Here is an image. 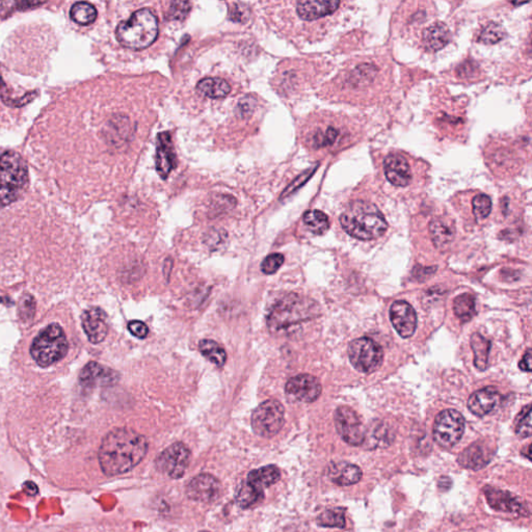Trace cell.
Listing matches in <instances>:
<instances>
[{"label":"cell","mask_w":532,"mask_h":532,"mask_svg":"<svg viewBox=\"0 0 532 532\" xmlns=\"http://www.w3.org/2000/svg\"><path fill=\"white\" fill-rule=\"evenodd\" d=\"M311 176V173L307 174H303V175L300 176L299 178L297 179V180L293 181V184L290 185V186L288 187V189H286V191H285L284 195H283V197H285V195H289L290 193H293V191H297V189H299L301 185H303L304 183L306 182V181L309 179Z\"/></svg>","instance_id":"45"},{"label":"cell","mask_w":532,"mask_h":532,"mask_svg":"<svg viewBox=\"0 0 532 532\" xmlns=\"http://www.w3.org/2000/svg\"><path fill=\"white\" fill-rule=\"evenodd\" d=\"M390 319L393 327L402 338L414 335L417 327V314L414 308L404 301H397L391 306Z\"/></svg>","instance_id":"14"},{"label":"cell","mask_w":532,"mask_h":532,"mask_svg":"<svg viewBox=\"0 0 532 532\" xmlns=\"http://www.w3.org/2000/svg\"><path fill=\"white\" fill-rule=\"evenodd\" d=\"M362 470L354 464L337 463L330 466L327 476L334 484L346 487L357 484L361 480Z\"/></svg>","instance_id":"22"},{"label":"cell","mask_w":532,"mask_h":532,"mask_svg":"<svg viewBox=\"0 0 532 532\" xmlns=\"http://www.w3.org/2000/svg\"><path fill=\"white\" fill-rule=\"evenodd\" d=\"M431 240L437 248L448 246L455 237V228L448 221L437 218L429 223Z\"/></svg>","instance_id":"26"},{"label":"cell","mask_w":532,"mask_h":532,"mask_svg":"<svg viewBox=\"0 0 532 532\" xmlns=\"http://www.w3.org/2000/svg\"><path fill=\"white\" fill-rule=\"evenodd\" d=\"M128 330L134 337L144 339L148 336L149 329L144 323L140 320H133L128 323Z\"/></svg>","instance_id":"43"},{"label":"cell","mask_w":532,"mask_h":532,"mask_svg":"<svg viewBox=\"0 0 532 532\" xmlns=\"http://www.w3.org/2000/svg\"><path fill=\"white\" fill-rule=\"evenodd\" d=\"M0 179L22 195L29 185V169L22 157L14 151L0 155Z\"/></svg>","instance_id":"9"},{"label":"cell","mask_w":532,"mask_h":532,"mask_svg":"<svg viewBox=\"0 0 532 532\" xmlns=\"http://www.w3.org/2000/svg\"><path fill=\"white\" fill-rule=\"evenodd\" d=\"M191 450L184 444L174 443L158 455L156 468L169 478L178 480L182 478L191 463Z\"/></svg>","instance_id":"10"},{"label":"cell","mask_w":532,"mask_h":532,"mask_svg":"<svg viewBox=\"0 0 532 532\" xmlns=\"http://www.w3.org/2000/svg\"><path fill=\"white\" fill-rule=\"evenodd\" d=\"M197 91L204 97L221 99L229 95L231 87L223 78H205L198 84Z\"/></svg>","instance_id":"27"},{"label":"cell","mask_w":532,"mask_h":532,"mask_svg":"<svg viewBox=\"0 0 532 532\" xmlns=\"http://www.w3.org/2000/svg\"><path fill=\"white\" fill-rule=\"evenodd\" d=\"M318 312V306L312 300L291 293L272 308L267 317V327L272 333H278L315 318Z\"/></svg>","instance_id":"3"},{"label":"cell","mask_w":532,"mask_h":532,"mask_svg":"<svg viewBox=\"0 0 532 532\" xmlns=\"http://www.w3.org/2000/svg\"><path fill=\"white\" fill-rule=\"evenodd\" d=\"M69 344L61 325L52 323L39 334L31 344V354L41 367H48L66 357Z\"/></svg>","instance_id":"5"},{"label":"cell","mask_w":532,"mask_h":532,"mask_svg":"<svg viewBox=\"0 0 532 532\" xmlns=\"http://www.w3.org/2000/svg\"><path fill=\"white\" fill-rule=\"evenodd\" d=\"M199 348L200 352L208 361L216 364L219 367L225 365L226 361H227V353L220 344L216 343L214 340H201L199 343Z\"/></svg>","instance_id":"32"},{"label":"cell","mask_w":532,"mask_h":532,"mask_svg":"<svg viewBox=\"0 0 532 532\" xmlns=\"http://www.w3.org/2000/svg\"><path fill=\"white\" fill-rule=\"evenodd\" d=\"M344 231L360 240H372L384 235L388 223L382 212L374 204L366 201H354L340 216Z\"/></svg>","instance_id":"2"},{"label":"cell","mask_w":532,"mask_h":532,"mask_svg":"<svg viewBox=\"0 0 532 532\" xmlns=\"http://www.w3.org/2000/svg\"><path fill=\"white\" fill-rule=\"evenodd\" d=\"M221 484L218 478L207 473L195 476L186 487V494L191 500L212 502L220 495Z\"/></svg>","instance_id":"13"},{"label":"cell","mask_w":532,"mask_h":532,"mask_svg":"<svg viewBox=\"0 0 532 532\" xmlns=\"http://www.w3.org/2000/svg\"><path fill=\"white\" fill-rule=\"evenodd\" d=\"M82 327L89 342L101 343L108 333V315L100 308H89L82 314Z\"/></svg>","instance_id":"17"},{"label":"cell","mask_w":532,"mask_h":532,"mask_svg":"<svg viewBox=\"0 0 532 532\" xmlns=\"http://www.w3.org/2000/svg\"><path fill=\"white\" fill-rule=\"evenodd\" d=\"M321 384L318 378L311 374H299L293 376L285 387V392L291 399L300 402L311 404L321 394Z\"/></svg>","instance_id":"12"},{"label":"cell","mask_w":532,"mask_h":532,"mask_svg":"<svg viewBox=\"0 0 532 532\" xmlns=\"http://www.w3.org/2000/svg\"><path fill=\"white\" fill-rule=\"evenodd\" d=\"M280 470L276 466L270 465L251 471L249 473L246 482L250 486H252L253 488L263 491V489L268 488V487L276 484L280 480Z\"/></svg>","instance_id":"25"},{"label":"cell","mask_w":532,"mask_h":532,"mask_svg":"<svg viewBox=\"0 0 532 532\" xmlns=\"http://www.w3.org/2000/svg\"><path fill=\"white\" fill-rule=\"evenodd\" d=\"M177 165L175 150L171 134L161 133L157 136L156 170L161 178L165 179Z\"/></svg>","instance_id":"18"},{"label":"cell","mask_w":532,"mask_h":532,"mask_svg":"<svg viewBox=\"0 0 532 532\" xmlns=\"http://www.w3.org/2000/svg\"><path fill=\"white\" fill-rule=\"evenodd\" d=\"M384 172L389 182L395 186H408L412 182L413 173L410 163L404 155L399 153H393L385 158Z\"/></svg>","instance_id":"15"},{"label":"cell","mask_w":532,"mask_h":532,"mask_svg":"<svg viewBox=\"0 0 532 532\" xmlns=\"http://www.w3.org/2000/svg\"><path fill=\"white\" fill-rule=\"evenodd\" d=\"M117 39L122 46L133 50L148 48L158 36V20L149 8H142L131 15V18L119 24Z\"/></svg>","instance_id":"4"},{"label":"cell","mask_w":532,"mask_h":532,"mask_svg":"<svg viewBox=\"0 0 532 532\" xmlns=\"http://www.w3.org/2000/svg\"><path fill=\"white\" fill-rule=\"evenodd\" d=\"M317 522L320 526L323 527H336V529H343L346 526V517H344V510L337 508L334 510H327L323 512L317 519Z\"/></svg>","instance_id":"35"},{"label":"cell","mask_w":532,"mask_h":532,"mask_svg":"<svg viewBox=\"0 0 532 532\" xmlns=\"http://www.w3.org/2000/svg\"><path fill=\"white\" fill-rule=\"evenodd\" d=\"M453 311H455V316L463 323L471 320L475 314V299L473 295L470 293H464L455 297L453 302Z\"/></svg>","instance_id":"31"},{"label":"cell","mask_w":532,"mask_h":532,"mask_svg":"<svg viewBox=\"0 0 532 532\" xmlns=\"http://www.w3.org/2000/svg\"><path fill=\"white\" fill-rule=\"evenodd\" d=\"M148 452V441L144 436L128 429H116L108 433L99 449L102 471L108 476L131 471Z\"/></svg>","instance_id":"1"},{"label":"cell","mask_w":532,"mask_h":532,"mask_svg":"<svg viewBox=\"0 0 532 532\" xmlns=\"http://www.w3.org/2000/svg\"><path fill=\"white\" fill-rule=\"evenodd\" d=\"M21 193L8 187L3 181L0 179V207L10 205L16 202L21 197Z\"/></svg>","instance_id":"42"},{"label":"cell","mask_w":532,"mask_h":532,"mask_svg":"<svg viewBox=\"0 0 532 532\" xmlns=\"http://www.w3.org/2000/svg\"><path fill=\"white\" fill-rule=\"evenodd\" d=\"M255 104H256V100L252 96H246L244 99H242L239 105H238L240 116L248 117L252 114L253 110L255 108Z\"/></svg>","instance_id":"44"},{"label":"cell","mask_w":532,"mask_h":532,"mask_svg":"<svg viewBox=\"0 0 532 532\" xmlns=\"http://www.w3.org/2000/svg\"><path fill=\"white\" fill-rule=\"evenodd\" d=\"M348 357L357 371L371 374L382 365L384 353L374 340L362 337L350 342Z\"/></svg>","instance_id":"7"},{"label":"cell","mask_w":532,"mask_h":532,"mask_svg":"<svg viewBox=\"0 0 532 532\" xmlns=\"http://www.w3.org/2000/svg\"><path fill=\"white\" fill-rule=\"evenodd\" d=\"M471 348L474 353V365L485 371L488 368L491 341L480 334L475 333L471 337Z\"/></svg>","instance_id":"28"},{"label":"cell","mask_w":532,"mask_h":532,"mask_svg":"<svg viewBox=\"0 0 532 532\" xmlns=\"http://www.w3.org/2000/svg\"><path fill=\"white\" fill-rule=\"evenodd\" d=\"M43 2L33 1H0V17L8 16L16 10H27L34 6H42Z\"/></svg>","instance_id":"39"},{"label":"cell","mask_w":532,"mask_h":532,"mask_svg":"<svg viewBox=\"0 0 532 532\" xmlns=\"http://www.w3.org/2000/svg\"><path fill=\"white\" fill-rule=\"evenodd\" d=\"M263 491L253 488L248 482H244L236 493V502L242 508H248L255 505L263 499Z\"/></svg>","instance_id":"34"},{"label":"cell","mask_w":532,"mask_h":532,"mask_svg":"<svg viewBox=\"0 0 532 532\" xmlns=\"http://www.w3.org/2000/svg\"><path fill=\"white\" fill-rule=\"evenodd\" d=\"M284 423L285 408L278 400H266L253 412V431L259 437H274L282 429Z\"/></svg>","instance_id":"6"},{"label":"cell","mask_w":532,"mask_h":532,"mask_svg":"<svg viewBox=\"0 0 532 532\" xmlns=\"http://www.w3.org/2000/svg\"><path fill=\"white\" fill-rule=\"evenodd\" d=\"M423 44L427 50L438 51L443 49L450 40L449 29L443 23H435L423 31Z\"/></svg>","instance_id":"23"},{"label":"cell","mask_w":532,"mask_h":532,"mask_svg":"<svg viewBox=\"0 0 532 532\" xmlns=\"http://www.w3.org/2000/svg\"><path fill=\"white\" fill-rule=\"evenodd\" d=\"M473 214L478 220H485L488 218L492 210V201L489 195L480 193L473 199Z\"/></svg>","instance_id":"38"},{"label":"cell","mask_w":532,"mask_h":532,"mask_svg":"<svg viewBox=\"0 0 532 532\" xmlns=\"http://www.w3.org/2000/svg\"><path fill=\"white\" fill-rule=\"evenodd\" d=\"M304 223L312 233L323 235L329 230L330 221L327 214L320 210H310L304 216Z\"/></svg>","instance_id":"33"},{"label":"cell","mask_w":532,"mask_h":532,"mask_svg":"<svg viewBox=\"0 0 532 532\" xmlns=\"http://www.w3.org/2000/svg\"><path fill=\"white\" fill-rule=\"evenodd\" d=\"M515 431L521 438H529L531 436V404H527L522 408L515 420Z\"/></svg>","instance_id":"36"},{"label":"cell","mask_w":532,"mask_h":532,"mask_svg":"<svg viewBox=\"0 0 532 532\" xmlns=\"http://www.w3.org/2000/svg\"><path fill=\"white\" fill-rule=\"evenodd\" d=\"M459 463L468 469L478 470L489 463V457H487L486 452L482 446L478 444H473L468 447L459 455Z\"/></svg>","instance_id":"29"},{"label":"cell","mask_w":532,"mask_h":532,"mask_svg":"<svg viewBox=\"0 0 532 532\" xmlns=\"http://www.w3.org/2000/svg\"><path fill=\"white\" fill-rule=\"evenodd\" d=\"M504 37H505V31L502 29L501 25L492 22L482 29L478 40L485 44H496L501 41Z\"/></svg>","instance_id":"37"},{"label":"cell","mask_w":532,"mask_h":532,"mask_svg":"<svg viewBox=\"0 0 532 532\" xmlns=\"http://www.w3.org/2000/svg\"><path fill=\"white\" fill-rule=\"evenodd\" d=\"M502 401V395L497 389H480L470 397L468 408L472 414L478 417H485L495 411Z\"/></svg>","instance_id":"19"},{"label":"cell","mask_w":532,"mask_h":532,"mask_svg":"<svg viewBox=\"0 0 532 532\" xmlns=\"http://www.w3.org/2000/svg\"><path fill=\"white\" fill-rule=\"evenodd\" d=\"M23 488H24L25 489V493L29 494V495H31V496L37 495L38 492H39V489H38L37 485H36L35 482H25L24 486H23Z\"/></svg>","instance_id":"47"},{"label":"cell","mask_w":532,"mask_h":532,"mask_svg":"<svg viewBox=\"0 0 532 532\" xmlns=\"http://www.w3.org/2000/svg\"><path fill=\"white\" fill-rule=\"evenodd\" d=\"M120 380V374L101 364L91 362L82 369L80 376L82 386L93 388L96 386H112Z\"/></svg>","instance_id":"16"},{"label":"cell","mask_w":532,"mask_h":532,"mask_svg":"<svg viewBox=\"0 0 532 532\" xmlns=\"http://www.w3.org/2000/svg\"><path fill=\"white\" fill-rule=\"evenodd\" d=\"M283 263H284V256L282 254H279V253H274V254L268 255L263 260V265H261V270L265 274H276Z\"/></svg>","instance_id":"41"},{"label":"cell","mask_w":532,"mask_h":532,"mask_svg":"<svg viewBox=\"0 0 532 532\" xmlns=\"http://www.w3.org/2000/svg\"><path fill=\"white\" fill-rule=\"evenodd\" d=\"M348 134L341 125L329 124L318 128L312 136V146L315 149L340 148L348 142Z\"/></svg>","instance_id":"20"},{"label":"cell","mask_w":532,"mask_h":532,"mask_svg":"<svg viewBox=\"0 0 532 532\" xmlns=\"http://www.w3.org/2000/svg\"><path fill=\"white\" fill-rule=\"evenodd\" d=\"M486 496L489 505L500 512H519L522 508L517 498L501 489L488 488L486 489Z\"/></svg>","instance_id":"24"},{"label":"cell","mask_w":532,"mask_h":532,"mask_svg":"<svg viewBox=\"0 0 532 532\" xmlns=\"http://www.w3.org/2000/svg\"><path fill=\"white\" fill-rule=\"evenodd\" d=\"M519 367L523 371L531 372V350L529 348L527 352L523 355L521 359L520 363H519Z\"/></svg>","instance_id":"46"},{"label":"cell","mask_w":532,"mask_h":532,"mask_svg":"<svg viewBox=\"0 0 532 532\" xmlns=\"http://www.w3.org/2000/svg\"><path fill=\"white\" fill-rule=\"evenodd\" d=\"M465 433V419L455 410H445L436 417L433 435L436 443L443 448H451Z\"/></svg>","instance_id":"8"},{"label":"cell","mask_w":532,"mask_h":532,"mask_svg":"<svg viewBox=\"0 0 532 532\" xmlns=\"http://www.w3.org/2000/svg\"><path fill=\"white\" fill-rule=\"evenodd\" d=\"M70 17L80 25H89L97 18V10L93 4L86 1L76 2L70 10Z\"/></svg>","instance_id":"30"},{"label":"cell","mask_w":532,"mask_h":532,"mask_svg":"<svg viewBox=\"0 0 532 532\" xmlns=\"http://www.w3.org/2000/svg\"><path fill=\"white\" fill-rule=\"evenodd\" d=\"M335 427L338 434L344 442L352 446H360L364 443L366 429L359 415L348 406H341L336 410Z\"/></svg>","instance_id":"11"},{"label":"cell","mask_w":532,"mask_h":532,"mask_svg":"<svg viewBox=\"0 0 532 532\" xmlns=\"http://www.w3.org/2000/svg\"><path fill=\"white\" fill-rule=\"evenodd\" d=\"M340 4V1H300L297 10L303 20L314 21L333 14Z\"/></svg>","instance_id":"21"},{"label":"cell","mask_w":532,"mask_h":532,"mask_svg":"<svg viewBox=\"0 0 532 532\" xmlns=\"http://www.w3.org/2000/svg\"><path fill=\"white\" fill-rule=\"evenodd\" d=\"M191 10V3L186 1H173L170 4L167 18L171 20H183Z\"/></svg>","instance_id":"40"}]
</instances>
